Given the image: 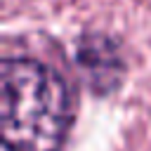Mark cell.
I'll list each match as a JSON object with an SVG mask.
<instances>
[{
    "label": "cell",
    "mask_w": 151,
    "mask_h": 151,
    "mask_svg": "<svg viewBox=\"0 0 151 151\" xmlns=\"http://www.w3.org/2000/svg\"><path fill=\"white\" fill-rule=\"evenodd\" d=\"M73 118L64 78L33 57H5L0 120L7 151H59Z\"/></svg>",
    "instance_id": "obj_1"
}]
</instances>
